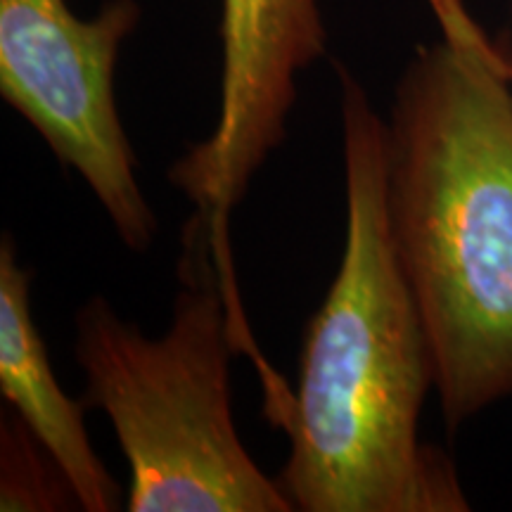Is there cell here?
<instances>
[{
	"instance_id": "3957f363",
	"label": "cell",
	"mask_w": 512,
	"mask_h": 512,
	"mask_svg": "<svg viewBox=\"0 0 512 512\" xmlns=\"http://www.w3.org/2000/svg\"><path fill=\"white\" fill-rule=\"evenodd\" d=\"M226 223L183 228L174 323L147 339L95 297L76 316L83 406L110 418L131 467V512H287L290 498L242 446L230 408L235 351Z\"/></svg>"
},
{
	"instance_id": "8992f818",
	"label": "cell",
	"mask_w": 512,
	"mask_h": 512,
	"mask_svg": "<svg viewBox=\"0 0 512 512\" xmlns=\"http://www.w3.org/2000/svg\"><path fill=\"white\" fill-rule=\"evenodd\" d=\"M0 392L67 477L79 508H121L119 484L95 456L83 425L86 406L69 399L55 380L31 316V273L17 264L10 235L0 242Z\"/></svg>"
},
{
	"instance_id": "7a4b0ae2",
	"label": "cell",
	"mask_w": 512,
	"mask_h": 512,
	"mask_svg": "<svg viewBox=\"0 0 512 512\" xmlns=\"http://www.w3.org/2000/svg\"><path fill=\"white\" fill-rule=\"evenodd\" d=\"M387 209L456 432L512 396V83L479 36L408 62L387 124Z\"/></svg>"
},
{
	"instance_id": "9c48e42d",
	"label": "cell",
	"mask_w": 512,
	"mask_h": 512,
	"mask_svg": "<svg viewBox=\"0 0 512 512\" xmlns=\"http://www.w3.org/2000/svg\"><path fill=\"white\" fill-rule=\"evenodd\" d=\"M508 76H510V83H512V57H508Z\"/></svg>"
},
{
	"instance_id": "52a82bcc",
	"label": "cell",
	"mask_w": 512,
	"mask_h": 512,
	"mask_svg": "<svg viewBox=\"0 0 512 512\" xmlns=\"http://www.w3.org/2000/svg\"><path fill=\"white\" fill-rule=\"evenodd\" d=\"M69 498L76 501L67 477L19 415L5 422L0 510H62Z\"/></svg>"
},
{
	"instance_id": "5b68a950",
	"label": "cell",
	"mask_w": 512,
	"mask_h": 512,
	"mask_svg": "<svg viewBox=\"0 0 512 512\" xmlns=\"http://www.w3.org/2000/svg\"><path fill=\"white\" fill-rule=\"evenodd\" d=\"M221 112L214 133L171 166L169 181L226 223L285 140L297 74L325 53L316 0H221Z\"/></svg>"
},
{
	"instance_id": "6da1fadb",
	"label": "cell",
	"mask_w": 512,
	"mask_h": 512,
	"mask_svg": "<svg viewBox=\"0 0 512 512\" xmlns=\"http://www.w3.org/2000/svg\"><path fill=\"white\" fill-rule=\"evenodd\" d=\"M342 83L347 240L306 325L283 415L292 451L275 482L304 512H463L451 460L418 439L434 368L387 209V124L347 67Z\"/></svg>"
},
{
	"instance_id": "277c9868",
	"label": "cell",
	"mask_w": 512,
	"mask_h": 512,
	"mask_svg": "<svg viewBox=\"0 0 512 512\" xmlns=\"http://www.w3.org/2000/svg\"><path fill=\"white\" fill-rule=\"evenodd\" d=\"M140 15L136 0H107L91 19L67 0H0V95L79 171L133 252L152 245L157 219L133 171L114 67Z\"/></svg>"
},
{
	"instance_id": "ba28073f",
	"label": "cell",
	"mask_w": 512,
	"mask_h": 512,
	"mask_svg": "<svg viewBox=\"0 0 512 512\" xmlns=\"http://www.w3.org/2000/svg\"><path fill=\"white\" fill-rule=\"evenodd\" d=\"M427 3H430L434 15H437L444 34H463V31L477 27V22L470 17L463 0H427Z\"/></svg>"
}]
</instances>
